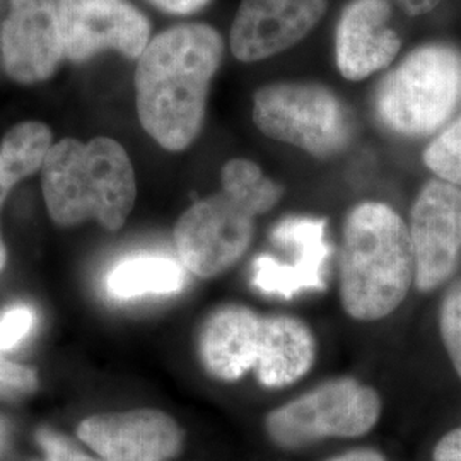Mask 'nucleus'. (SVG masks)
Instances as JSON below:
<instances>
[{
	"label": "nucleus",
	"instance_id": "nucleus-1",
	"mask_svg": "<svg viewBox=\"0 0 461 461\" xmlns=\"http://www.w3.org/2000/svg\"><path fill=\"white\" fill-rule=\"evenodd\" d=\"M222 55L224 41L207 24L176 26L149 41L135 70L137 113L161 148L178 152L197 139Z\"/></svg>",
	"mask_w": 461,
	"mask_h": 461
},
{
	"label": "nucleus",
	"instance_id": "nucleus-2",
	"mask_svg": "<svg viewBox=\"0 0 461 461\" xmlns=\"http://www.w3.org/2000/svg\"><path fill=\"white\" fill-rule=\"evenodd\" d=\"M339 294L357 321L393 313L415 280L411 232L405 221L381 202L356 205L344 224Z\"/></svg>",
	"mask_w": 461,
	"mask_h": 461
},
{
	"label": "nucleus",
	"instance_id": "nucleus-3",
	"mask_svg": "<svg viewBox=\"0 0 461 461\" xmlns=\"http://www.w3.org/2000/svg\"><path fill=\"white\" fill-rule=\"evenodd\" d=\"M41 183L50 217L59 226L96 221L104 230H120L137 197L131 158L108 137L87 144L64 139L51 146Z\"/></svg>",
	"mask_w": 461,
	"mask_h": 461
},
{
	"label": "nucleus",
	"instance_id": "nucleus-4",
	"mask_svg": "<svg viewBox=\"0 0 461 461\" xmlns=\"http://www.w3.org/2000/svg\"><path fill=\"white\" fill-rule=\"evenodd\" d=\"M461 104V51L429 43L411 51L378 84L379 120L403 137L439 131Z\"/></svg>",
	"mask_w": 461,
	"mask_h": 461
},
{
	"label": "nucleus",
	"instance_id": "nucleus-5",
	"mask_svg": "<svg viewBox=\"0 0 461 461\" xmlns=\"http://www.w3.org/2000/svg\"><path fill=\"white\" fill-rule=\"evenodd\" d=\"M253 122L267 137L320 159L340 154L352 137L344 103L321 84L264 86L253 98Z\"/></svg>",
	"mask_w": 461,
	"mask_h": 461
},
{
	"label": "nucleus",
	"instance_id": "nucleus-6",
	"mask_svg": "<svg viewBox=\"0 0 461 461\" xmlns=\"http://www.w3.org/2000/svg\"><path fill=\"white\" fill-rule=\"evenodd\" d=\"M379 413L376 390L357 379H330L268 413L265 429L279 447L297 449L323 438L363 436L376 426Z\"/></svg>",
	"mask_w": 461,
	"mask_h": 461
},
{
	"label": "nucleus",
	"instance_id": "nucleus-7",
	"mask_svg": "<svg viewBox=\"0 0 461 461\" xmlns=\"http://www.w3.org/2000/svg\"><path fill=\"white\" fill-rule=\"evenodd\" d=\"M253 219L224 192L194 203L175 228L183 267L200 279H212L230 270L251 245Z\"/></svg>",
	"mask_w": 461,
	"mask_h": 461
},
{
	"label": "nucleus",
	"instance_id": "nucleus-8",
	"mask_svg": "<svg viewBox=\"0 0 461 461\" xmlns=\"http://www.w3.org/2000/svg\"><path fill=\"white\" fill-rule=\"evenodd\" d=\"M270 245L279 255L264 253L251 264V285L268 296L291 299L304 291L327 287L325 268L331 247L327 221L308 215L282 219L270 232Z\"/></svg>",
	"mask_w": 461,
	"mask_h": 461
},
{
	"label": "nucleus",
	"instance_id": "nucleus-9",
	"mask_svg": "<svg viewBox=\"0 0 461 461\" xmlns=\"http://www.w3.org/2000/svg\"><path fill=\"white\" fill-rule=\"evenodd\" d=\"M415 285L429 293L449 279L461 255V186L430 180L415 198L411 212Z\"/></svg>",
	"mask_w": 461,
	"mask_h": 461
},
{
	"label": "nucleus",
	"instance_id": "nucleus-10",
	"mask_svg": "<svg viewBox=\"0 0 461 461\" xmlns=\"http://www.w3.org/2000/svg\"><path fill=\"white\" fill-rule=\"evenodd\" d=\"M64 55L84 62L104 49L139 59L149 45L148 17L127 0H57Z\"/></svg>",
	"mask_w": 461,
	"mask_h": 461
},
{
	"label": "nucleus",
	"instance_id": "nucleus-11",
	"mask_svg": "<svg viewBox=\"0 0 461 461\" xmlns=\"http://www.w3.org/2000/svg\"><path fill=\"white\" fill-rule=\"evenodd\" d=\"M330 0H241L230 28V50L245 64L294 47L325 16Z\"/></svg>",
	"mask_w": 461,
	"mask_h": 461
},
{
	"label": "nucleus",
	"instance_id": "nucleus-12",
	"mask_svg": "<svg viewBox=\"0 0 461 461\" xmlns=\"http://www.w3.org/2000/svg\"><path fill=\"white\" fill-rule=\"evenodd\" d=\"M77 434L104 461H169L183 441L178 424L152 409L93 415Z\"/></svg>",
	"mask_w": 461,
	"mask_h": 461
},
{
	"label": "nucleus",
	"instance_id": "nucleus-13",
	"mask_svg": "<svg viewBox=\"0 0 461 461\" xmlns=\"http://www.w3.org/2000/svg\"><path fill=\"white\" fill-rule=\"evenodd\" d=\"M0 43L5 70L17 83L49 79L64 55L57 0H11Z\"/></svg>",
	"mask_w": 461,
	"mask_h": 461
},
{
	"label": "nucleus",
	"instance_id": "nucleus-14",
	"mask_svg": "<svg viewBox=\"0 0 461 461\" xmlns=\"http://www.w3.org/2000/svg\"><path fill=\"white\" fill-rule=\"evenodd\" d=\"M388 0H352L337 24L335 59L348 81H363L393 62L402 47L400 36L390 28Z\"/></svg>",
	"mask_w": 461,
	"mask_h": 461
},
{
	"label": "nucleus",
	"instance_id": "nucleus-15",
	"mask_svg": "<svg viewBox=\"0 0 461 461\" xmlns=\"http://www.w3.org/2000/svg\"><path fill=\"white\" fill-rule=\"evenodd\" d=\"M264 314L243 304H228L211 314L198 335V356L215 379L238 381L253 371L260 357Z\"/></svg>",
	"mask_w": 461,
	"mask_h": 461
},
{
	"label": "nucleus",
	"instance_id": "nucleus-16",
	"mask_svg": "<svg viewBox=\"0 0 461 461\" xmlns=\"http://www.w3.org/2000/svg\"><path fill=\"white\" fill-rule=\"evenodd\" d=\"M316 340L310 327L289 314L264 316L260 357L253 373L265 388H284L310 373Z\"/></svg>",
	"mask_w": 461,
	"mask_h": 461
},
{
	"label": "nucleus",
	"instance_id": "nucleus-17",
	"mask_svg": "<svg viewBox=\"0 0 461 461\" xmlns=\"http://www.w3.org/2000/svg\"><path fill=\"white\" fill-rule=\"evenodd\" d=\"M186 282L185 267L161 255H137L115 265L106 279V287L118 299L165 296L182 291Z\"/></svg>",
	"mask_w": 461,
	"mask_h": 461
},
{
	"label": "nucleus",
	"instance_id": "nucleus-18",
	"mask_svg": "<svg viewBox=\"0 0 461 461\" xmlns=\"http://www.w3.org/2000/svg\"><path fill=\"white\" fill-rule=\"evenodd\" d=\"M222 192L240 203L248 214H267L284 194L282 186L265 176L262 167L248 159H230L221 173Z\"/></svg>",
	"mask_w": 461,
	"mask_h": 461
},
{
	"label": "nucleus",
	"instance_id": "nucleus-19",
	"mask_svg": "<svg viewBox=\"0 0 461 461\" xmlns=\"http://www.w3.org/2000/svg\"><path fill=\"white\" fill-rule=\"evenodd\" d=\"M51 149V132L40 122H24L5 133L0 144V161L16 185L45 165Z\"/></svg>",
	"mask_w": 461,
	"mask_h": 461
},
{
	"label": "nucleus",
	"instance_id": "nucleus-20",
	"mask_svg": "<svg viewBox=\"0 0 461 461\" xmlns=\"http://www.w3.org/2000/svg\"><path fill=\"white\" fill-rule=\"evenodd\" d=\"M424 165L439 180L461 186V116L429 144Z\"/></svg>",
	"mask_w": 461,
	"mask_h": 461
},
{
	"label": "nucleus",
	"instance_id": "nucleus-21",
	"mask_svg": "<svg viewBox=\"0 0 461 461\" xmlns=\"http://www.w3.org/2000/svg\"><path fill=\"white\" fill-rule=\"evenodd\" d=\"M439 327L447 356L461 378V280L445 296L439 314Z\"/></svg>",
	"mask_w": 461,
	"mask_h": 461
},
{
	"label": "nucleus",
	"instance_id": "nucleus-22",
	"mask_svg": "<svg viewBox=\"0 0 461 461\" xmlns=\"http://www.w3.org/2000/svg\"><path fill=\"white\" fill-rule=\"evenodd\" d=\"M36 313L26 304L9 308L0 316V350L16 348L33 330Z\"/></svg>",
	"mask_w": 461,
	"mask_h": 461
},
{
	"label": "nucleus",
	"instance_id": "nucleus-23",
	"mask_svg": "<svg viewBox=\"0 0 461 461\" xmlns=\"http://www.w3.org/2000/svg\"><path fill=\"white\" fill-rule=\"evenodd\" d=\"M38 388V378L32 367L7 361L0 354V396L19 398L30 395Z\"/></svg>",
	"mask_w": 461,
	"mask_h": 461
},
{
	"label": "nucleus",
	"instance_id": "nucleus-24",
	"mask_svg": "<svg viewBox=\"0 0 461 461\" xmlns=\"http://www.w3.org/2000/svg\"><path fill=\"white\" fill-rule=\"evenodd\" d=\"M38 441L47 455V461H98L77 451L66 438L50 430H40Z\"/></svg>",
	"mask_w": 461,
	"mask_h": 461
},
{
	"label": "nucleus",
	"instance_id": "nucleus-25",
	"mask_svg": "<svg viewBox=\"0 0 461 461\" xmlns=\"http://www.w3.org/2000/svg\"><path fill=\"white\" fill-rule=\"evenodd\" d=\"M434 461H461V428L451 430L438 443Z\"/></svg>",
	"mask_w": 461,
	"mask_h": 461
},
{
	"label": "nucleus",
	"instance_id": "nucleus-26",
	"mask_svg": "<svg viewBox=\"0 0 461 461\" xmlns=\"http://www.w3.org/2000/svg\"><path fill=\"white\" fill-rule=\"evenodd\" d=\"M156 7L169 14H194L203 9L211 0H150Z\"/></svg>",
	"mask_w": 461,
	"mask_h": 461
},
{
	"label": "nucleus",
	"instance_id": "nucleus-27",
	"mask_svg": "<svg viewBox=\"0 0 461 461\" xmlns=\"http://www.w3.org/2000/svg\"><path fill=\"white\" fill-rule=\"evenodd\" d=\"M388 2H395L396 5H400V9L409 16L428 14L441 4V0H388Z\"/></svg>",
	"mask_w": 461,
	"mask_h": 461
},
{
	"label": "nucleus",
	"instance_id": "nucleus-28",
	"mask_svg": "<svg viewBox=\"0 0 461 461\" xmlns=\"http://www.w3.org/2000/svg\"><path fill=\"white\" fill-rule=\"evenodd\" d=\"M13 186H14V183L7 176V173L4 171V166H2V161H0V211H2V205H4V202H5V198L9 195ZM5 262H7V249H5V245L2 241V234H0V270L4 268Z\"/></svg>",
	"mask_w": 461,
	"mask_h": 461
},
{
	"label": "nucleus",
	"instance_id": "nucleus-29",
	"mask_svg": "<svg viewBox=\"0 0 461 461\" xmlns=\"http://www.w3.org/2000/svg\"><path fill=\"white\" fill-rule=\"evenodd\" d=\"M331 461H386L378 451H371V449H361V451H352L348 455H344L340 458H335Z\"/></svg>",
	"mask_w": 461,
	"mask_h": 461
},
{
	"label": "nucleus",
	"instance_id": "nucleus-30",
	"mask_svg": "<svg viewBox=\"0 0 461 461\" xmlns=\"http://www.w3.org/2000/svg\"><path fill=\"white\" fill-rule=\"evenodd\" d=\"M4 443H5V429H4V424L0 420V453L4 449Z\"/></svg>",
	"mask_w": 461,
	"mask_h": 461
}]
</instances>
